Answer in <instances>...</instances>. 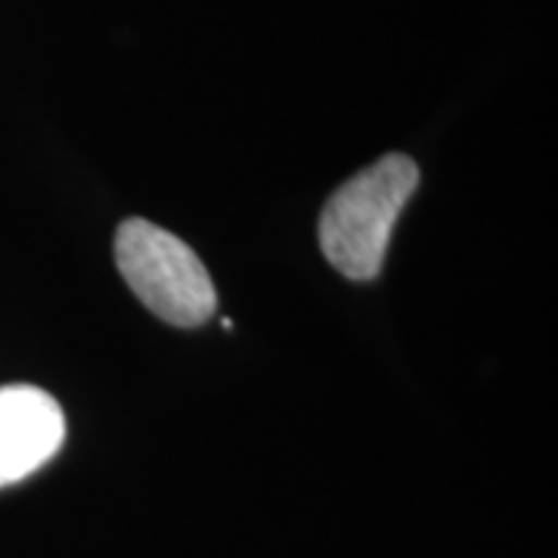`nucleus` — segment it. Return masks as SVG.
Listing matches in <instances>:
<instances>
[{"instance_id": "f03ea898", "label": "nucleus", "mask_w": 558, "mask_h": 558, "mask_svg": "<svg viewBox=\"0 0 558 558\" xmlns=\"http://www.w3.org/2000/svg\"><path fill=\"white\" fill-rule=\"evenodd\" d=\"M116 260L134 295L165 323L199 326L218 307L215 282L199 255L149 220L131 218L121 223Z\"/></svg>"}, {"instance_id": "f257e3e1", "label": "nucleus", "mask_w": 558, "mask_h": 558, "mask_svg": "<svg viewBox=\"0 0 558 558\" xmlns=\"http://www.w3.org/2000/svg\"><path fill=\"white\" fill-rule=\"evenodd\" d=\"M416 183V161L391 153L332 193L319 215V245L339 274L348 279L379 274L391 230Z\"/></svg>"}, {"instance_id": "7ed1b4c3", "label": "nucleus", "mask_w": 558, "mask_h": 558, "mask_svg": "<svg viewBox=\"0 0 558 558\" xmlns=\"http://www.w3.org/2000/svg\"><path fill=\"white\" fill-rule=\"evenodd\" d=\"M65 440L62 407L44 388H0V487L35 475Z\"/></svg>"}]
</instances>
